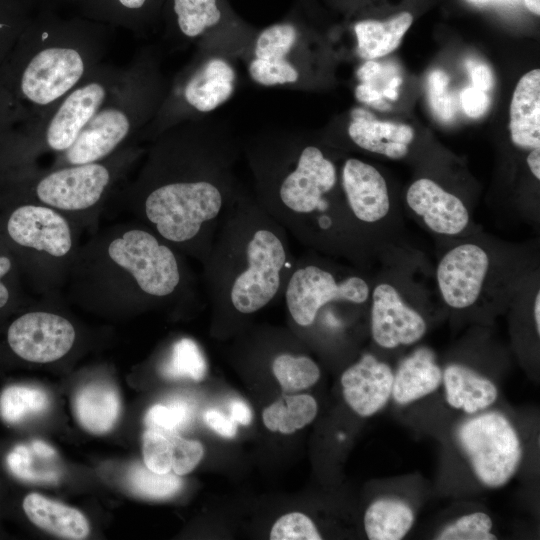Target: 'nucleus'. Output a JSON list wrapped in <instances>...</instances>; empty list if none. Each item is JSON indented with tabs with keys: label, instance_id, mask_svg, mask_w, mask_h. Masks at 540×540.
Segmentation results:
<instances>
[{
	"label": "nucleus",
	"instance_id": "f257e3e1",
	"mask_svg": "<svg viewBox=\"0 0 540 540\" xmlns=\"http://www.w3.org/2000/svg\"><path fill=\"white\" fill-rule=\"evenodd\" d=\"M242 143L223 121L205 117L173 126L148 143L119 205L188 258L203 263L219 222L240 194Z\"/></svg>",
	"mask_w": 540,
	"mask_h": 540
},
{
	"label": "nucleus",
	"instance_id": "f03ea898",
	"mask_svg": "<svg viewBox=\"0 0 540 540\" xmlns=\"http://www.w3.org/2000/svg\"><path fill=\"white\" fill-rule=\"evenodd\" d=\"M257 203L302 245L315 252L360 254L347 215L340 170L296 130L259 133L242 143Z\"/></svg>",
	"mask_w": 540,
	"mask_h": 540
},
{
	"label": "nucleus",
	"instance_id": "7ed1b4c3",
	"mask_svg": "<svg viewBox=\"0 0 540 540\" xmlns=\"http://www.w3.org/2000/svg\"><path fill=\"white\" fill-rule=\"evenodd\" d=\"M189 259L143 223L119 222L81 242L63 292L107 312L181 303L199 296Z\"/></svg>",
	"mask_w": 540,
	"mask_h": 540
},
{
	"label": "nucleus",
	"instance_id": "20e7f679",
	"mask_svg": "<svg viewBox=\"0 0 540 540\" xmlns=\"http://www.w3.org/2000/svg\"><path fill=\"white\" fill-rule=\"evenodd\" d=\"M289 235L245 188L225 210L203 261L220 320H246L283 295L296 257Z\"/></svg>",
	"mask_w": 540,
	"mask_h": 540
},
{
	"label": "nucleus",
	"instance_id": "39448f33",
	"mask_svg": "<svg viewBox=\"0 0 540 540\" xmlns=\"http://www.w3.org/2000/svg\"><path fill=\"white\" fill-rule=\"evenodd\" d=\"M107 48L100 27L29 22L0 66V139L58 103L103 62Z\"/></svg>",
	"mask_w": 540,
	"mask_h": 540
},
{
	"label": "nucleus",
	"instance_id": "423d86ee",
	"mask_svg": "<svg viewBox=\"0 0 540 540\" xmlns=\"http://www.w3.org/2000/svg\"><path fill=\"white\" fill-rule=\"evenodd\" d=\"M145 151L143 144H134L87 164L0 170V209L24 203L48 206L67 216L82 233L92 234L106 203Z\"/></svg>",
	"mask_w": 540,
	"mask_h": 540
},
{
	"label": "nucleus",
	"instance_id": "0eeeda50",
	"mask_svg": "<svg viewBox=\"0 0 540 540\" xmlns=\"http://www.w3.org/2000/svg\"><path fill=\"white\" fill-rule=\"evenodd\" d=\"M169 80L154 47L139 50L123 80L98 109L74 144L54 156L47 167L81 165L103 160L139 143V137L158 112Z\"/></svg>",
	"mask_w": 540,
	"mask_h": 540
},
{
	"label": "nucleus",
	"instance_id": "6e6552de",
	"mask_svg": "<svg viewBox=\"0 0 540 540\" xmlns=\"http://www.w3.org/2000/svg\"><path fill=\"white\" fill-rule=\"evenodd\" d=\"M82 232L64 214L39 204L0 209V240L27 289L37 296L63 294Z\"/></svg>",
	"mask_w": 540,
	"mask_h": 540
},
{
	"label": "nucleus",
	"instance_id": "1a4fd4ad",
	"mask_svg": "<svg viewBox=\"0 0 540 540\" xmlns=\"http://www.w3.org/2000/svg\"><path fill=\"white\" fill-rule=\"evenodd\" d=\"M102 62L37 120L0 139V170L38 164L68 150L125 76Z\"/></svg>",
	"mask_w": 540,
	"mask_h": 540
},
{
	"label": "nucleus",
	"instance_id": "9d476101",
	"mask_svg": "<svg viewBox=\"0 0 540 540\" xmlns=\"http://www.w3.org/2000/svg\"><path fill=\"white\" fill-rule=\"evenodd\" d=\"M237 72L230 57L196 49L190 62L171 81L162 104L139 137L149 143L165 130L180 123L208 117L235 92Z\"/></svg>",
	"mask_w": 540,
	"mask_h": 540
},
{
	"label": "nucleus",
	"instance_id": "9b49d317",
	"mask_svg": "<svg viewBox=\"0 0 540 540\" xmlns=\"http://www.w3.org/2000/svg\"><path fill=\"white\" fill-rule=\"evenodd\" d=\"M167 38L181 48L222 53L233 60H245L257 31L243 20L227 0H169Z\"/></svg>",
	"mask_w": 540,
	"mask_h": 540
},
{
	"label": "nucleus",
	"instance_id": "f8f14e48",
	"mask_svg": "<svg viewBox=\"0 0 540 540\" xmlns=\"http://www.w3.org/2000/svg\"><path fill=\"white\" fill-rule=\"evenodd\" d=\"M370 293V285L362 276L341 273L311 250L295 259L282 296L293 323L307 328L323 307L336 303L361 305Z\"/></svg>",
	"mask_w": 540,
	"mask_h": 540
},
{
	"label": "nucleus",
	"instance_id": "ddd939ff",
	"mask_svg": "<svg viewBox=\"0 0 540 540\" xmlns=\"http://www.w3.org/2000/svg\"><path fill=\"white\" fill-rule=\"evenodd\" d=\"M306 38L296 17L257 31L245 58L251 80L265 87L304 88L308 84Z\"/></svg>",
	"mask_w": 540,
	"mask_h": 540
},
{
	"label": "nucleus",
	"instance_id": "4468645a",
	"mask_svg": "<svg viewBox=\"0 0 540 540\" xmlns=\"http://www.w3.org/2000/svg\"><path fill=\"white\" fill-rule=\"evenodd\" d=\"M457 438L477 478L488 487L505 485L519 467V436L499 412H485L465 420L458 427Z\"/></svg>",
	"mask_w": 540,
	"mask_h": 540
},
{
	"label": "nucleus",
	"instance_id": "2eb2a0df",
	"mask_svg": "<svg viewBox=\"0 0 540 540\" xmlns=\"http://www.w3.org/2000/svg\"><path fill=\"white\" fill-rule=\"evenodd\" d=\"M77 332L72 321L53 309L35 307L20 312L7 326L6 344L13 355L29 363L46 364L65 357Z\"/></svg>",
	"mask_w": 540,
	"mask_h": 540
},
{
	"label": "nucleus",
	"instance_id": "dca6fc26",
	"mask_svg": "<svg viewBox=\"0 0 540 540\" xmlns=\"http://www.w3.org/2000/svg\"><path fill=\"white\" fill-rule=\"evenodd\" d=\"M340 185L347 215L361 251V228L380 222L390 210L387 184L373 165L349 157L340 168Z\"/></svg>",
	"mask_w": 540,
	"mask_h": 540
},
{
	"label": "nucleus",
	"instance_id": "f3484780",
	"mask_svg": "<svg viewBox=\"0 0 540 540\" xmlns=\"http://www.w3.org/2000/svg\"><path fill=\"white\" fill-rule=\"evenodd\" d=\"M489 266L488 253L477 244L463 243L447 251L436 269L445 303L454 309L472 306L481 294Z\"/></svg>",
	"mask_w": 540,
	"mask_h": 540
},
{
	"label": "nucleus",
	"instance_id": "a211bd4d",
	"mask_svg": "<svg viewBox=\"0 0 540 540\" xmlns=\"http://www.w3.org/2000/svg\"><path fill=\"white\" fill-rule=\"evenodd\" d=\"M371 334L386 349L418 342L426 333L422 315L410 307L389 283L377 284L370 293Z\"/></svg>",
	"mask_w": 540,
	"mask_h": 540
},
{
	"label": "nucleus",
	"instance_id": "6ab92c4d",
	"mask_svg": "<svg viewBox=\"0 0 540 540\" xmlns=\"http://www.w3.org/2000/svg\"><path fill=\"white\" fill-rule=\"evenodd\" d=\"M406 202L426 227L437 234L457 235L470 221L461 199L428 178H420L409 186Z\"/></svg>",
	"mask_w": 540,
	"mask_h": 540
},
{
	"label": "nucleus",
	"instance_id": "aec40b11",
	"mask_svg": "<svg viewBox=\"0 0 540 540\" xmlns=\"http://www.w3.org/2000/svg\"><path fill=\"white\" fill-rule=\"evenodd\" d=\"M391 367L366 353L341 376L343 397L358 415L368 417L381 410L392 394Z\"/></svg>",
	"mask_w": 540,
	"mask_h": 540
},
{
	"label": "nucleus",
	"instance_id": "412c9836",
	"mask_svg": "<svg viewBox=\"0 0 540 540\" xmlns=\"http://www.w3.org/2000/svg\"><path fill=\"white\" fill-rule=\"evenodd\" d=\"M347 134L360 149L390 159L404 158L414 139V130L409 125L378 120L371 112L359 107L350 113Z\"/></svg>",
	"mask_w": 540,
	"mask_h": 540
},
{
	"label": "nucleus",
	"instance_id": "4be33fe9",
	"mask_svg": "<svg viewBox=\"0 0 540 540\" xmlns=\"http://www.w3.org/2000/svg\"><path fill=\"white\" fill-rule=\"evenodd\" d=\"M510 137L524 150L540 147V70L533 69L518 81L510 104Z\"/></svg>",
	"mask_w": 540,
	"mask_h": 540
},
{
	"label": "nucleus",
	"instance_id": "5701e85b",
	"mask_svg": "<svg viewBox=\"0 0 540 540\" xmlns=\"http://www.w3.org/2000/svg\"><path fill=\"white\" fill-rule=\"evenodd\" d=\"M442 375L433 352L418 348L400 362L391 395L398 404H409L433 393L440 386Z\"/></svg>",
	"mask_w": 540,
	"mask_h": 540
},
{
	"label": "nucleus",
	"instance_id": "b1692460",
	"mask_svg": "<svg viewBox=\"0 0 540 540\" xmlns=\"http://www.w3.org/2000/svg\"><path fill=\"white\" fill-rule=\"evenodd\" d=\"M22 507L34 525L60 538L81 540L90 533L89 522L82 512L39 493L26 495Z\"/></svg>",
	"mask_w": 540,
	"mask_h": 540
},
{
	"label": "nucleus",
	"instance_id": "393cba45",
	"mask_svg": "<svg viewBox=\"0 0 540 540\" xmlns=\"http://www.w3.org/2000/svg\"><path fill=\"white\" fill-rule=\"evenodd\" d=\"M442 382L448 404L467 414L481 411L497 399L498 391L493 382L464 365H448Z\"/></svg>",
	"mask_w": 540,
	"mask_h": 540
},
{
	"label": "nucleus",
	"instance_id": "a878e982",
	"mask_svg": "<svg viewBox=\"0 0 540 540\" xmlns=\"http://www.w3.org/2000/svg\"><path fill=\"white\" fill-rule=\"evenodd\" d=\"M120 398L114 387L90 383L76 394L74 409L78 422L87 431L103 434L115 425L120 413Z\"/></svg>",
	"mask_w": 540,
	"mask_h": 540
},
{
	"label": "nucleus",
	"instance_id": "bb28decb",
	"mask_svg": "<svg viewBox=\"0 0 540 540\" xmlns=\"http://www.w3.org/2000/svg\"><path fill=\"white\" fill-rule=\"evenodd\" d=\"M413 22L404 11L386 21L362 20L354 25L357 54L364 60H374L394 51Z\"/></svg>",
	"mask_w": 540,
	"mask_h": 540
},
{
	"label": "nucleus",
	"instance_id": "cd10ccee",
	"mask_svg": "<svg viewBox=\"0 0 540 540\" xmlns=\"http://www.w3.org/2000/svg\"><path fill=\"white\" fill-rule=\"evenodd\" d=\"M414 512L397 498H380L374 501L364 515V527L370 540H399L411 529Z\"/></svg>",
	"mask_w": 540,
	"mask_h": 540
},
{
	"label": "nucleus",
	"instance_id": "c85d7f7f",
	"mask_svg": "<svg viewBox=\"0 0 540 540\" xmlns=\"http://www.w3.org/2000/svg\"><path fill=\"white\" fill-rule=\"evenodd\" d=\"M316 400L308 394L285 396L264 409L262 420L272 432L291 434L311 423L317 415Z\"/></svg>",
	"mask_w": 540,
	"mask_h": 540
},
{
	"label": "nucleus",
	"instance_id": "c756f323",
	"mask_svg": "<svg viewBox=\"0 0 540 540\" xmlns=\"http://www.w3.org/2000/svg\"><path fill=\"white\" fill-rule=\"evenodd\" d=\"M160 371L168 379L202 381L207 374V361L199 345L193 339L183 337L172 344Z\"/></svg>",
	"mask_w": 540,
	"mask_h": 540
},
{
	"label": "nucleus",
	"instance_id": "7c9ffc66",
	"mask_svg": "<svg viewBox=\"0 0 540 540\" xmlns=\"http://www.w3.org/2000/svg\"><path fill=\"white\" fill-rule=\"evenodd\" d=\"M271 369L284 391L307 389L320 378V369L314 360L286 351L273 358Z\"/></svg>",
	"mask_w": 540,
	"mask_h": 540
},
{
	"label": "nucleus",
	"instance_id": "2f4dec72",
	"mask_svg": "<svg viewBox=\"0 0 540 540\" xmlns=\"http://www.w3.org/2000/svg\"><path fill=\"white\" fill-rule=\"evenodd\" d=\"M48 406V395L35 387L13 385L4 389L0 395V415L9 424L42 413Z\"/></svg>",
	"mask_w": 540,
	"mask_h": 540
},
{
	"label": "nucleus",
	"instance_id": "473e14b6",
	"mask_svg": "<svg viewBox=\"0 0 540 540\" xmlns=\"http://www.w3.org/2000/svg\"><path fill=\"white\" fill-rule=\"evenodd\" d=\"M127 482L135 495L152 500L170 498L178 493L183 485L182 479L175 473L159 474L141 463L131 466Z\"/></svg>",
	"mask_w": 540,
	"mask_h": 540
},
{
	"label": "nucleus",
	"instance_id": "72a5a7b5",
	"mask_svg": "<svg viewBox=\"0 0 540 540\" xmlns=\"http://www.w3.org/2000/svg\"><path fill=\"white\" fill-rule=\"evenodd\" d=\"M26 289L15 259L0 240V316L28 305Z\"/></svg>",
	"mask_w": 540,
	"mask_h": 540
},
{
	"label": "nucleus",
	"instance_id": "f704fd0d",
	"mask_svg": "<svg viewBox=\"0 0 540 540\" xmlns=\"http://www.w3.org/2000/svg\"><path fill=\"white\" fill-rule=\"evenodd\" d=\"M142 453L148 469L159 474L172 471L173 444L169 431L147 428L142 436Z\"/></svg>",
	"mask_w": 540,
	"mask_h": 540
},
{
	"label": "nucleus",
	"instance_id": "c9c22d12",
	"mask_svg": "<svg viewBox=\"0 0 540 540\" xmlns=\"http://www.w3.org/2000/svg\"><path fill=\"white\" fill-rule=\"evenodd\" d=\"M492 520L483 512L463 515L447 524L435 537L440 540H494Z\"/></svg>",
	"mask_w": 540,
	"mask_h": 540
},
{
	"label": "nucleus",
	"instance_id": "e433bc0d",
	"mask_svg": "<svg viewBox=\"0 0 540 540\" xmlns=\"http://www.w3.org/2000/svg\"><path fill=\"white\" fill-rule=\"evenodd\" d=\"M28 23L17 0H0V66Z\"/></svg>",
	"mask_w": 540,
	"mask_h": 540
},
{
	"label": "nucleus",
	"instance_id": "4c0bfd02",
	"mask_svg": "<svg viewBox=\"0 0 540 540\" xmlns=\"http://www.w3.org/2000/svg\"><path fill=\"white\" fill-rule=\"evenodd\" d=\"M192 419L191 406L182 400L170 402L167 405L155 404L145 415L147 428H158L175 431L184 428Z\"/></svg>",
	"mask_w": 540,
	"mask_h": 540
},
{
	"label": "nucleus",
	"instance_id": "58836bf2",
	"mask_svg": "<svg viewBox=\"0 0 540 540\" xmlns=\"http://www.w3.org/2000/svg\"><path fill=\"white\" fill-rule=\"evenodd\" d=\"M272 540H320L321 534L313 521L301 512L281 516L270 532Z\"/></svg>",
	"mask_w": 540,
	"mask_h": 540
},
{
	"label": "nucleus",
	"instance_id": "ea45409f",
	"mask_svg": "<svg viewBox=\"0 0 540 540\" xmlns=\"http://www.w3.org/2000/svg\"><path fill=\"white\" fill-rule=\"evenodd\" d=\"M35 454L31 446L18 445L7 456V465L18 478L37 483L54 484L59 477L45 473L34 466Z\"/></svg>",
	"mask_w": 540,
	"mask_h": 540
},
{
	"label": "nucleus",
	"instance_id": "a19ab883",
	"mask_svg": "<svg viewBox=\"0 0 540 540\" xmlns=\"http://www.w3.org/2000/svg\"><path fill=\"white\" fill-rule=\"evenodd\" d=\"M449 77L442 70L433 71L427 81V94L431 110L435 117L448 122L454 117L453 100L448 93Z\"/></svg>",
	"mask_w": 540,
	"mask_h": 540
},
{
	"label": "nucleus",
	"instance_id": "79ce46f5",
	"mask_svg": "<svg viewBox=\"0 0 540 540\" xmlns=\"http://www.w3.org/2000/svg\"><path fill=\"white\" fill-rule=\"evenodd\" d=\"M169 435L173 444L172 471L178 476L190 473L204 455L202 444L183 438L175 431H169Z\"/></svg>",
	"mask_w": 540,
	"mask_h": 540
},
{
	"label": "nucleus",
	"instance_id": "37998d69",
	"mask_svg": "<svg viewBox=\"0 0 540 540\" xmlns=\"http://www.w3.org/2000/svg\"><path fill=\"white\" fill-rule=\"evenodd\" d=\"M116 13L122 15L121 21L131 28L140 29L145 20L144 15L150 14L154 5L153 0H113Z\"/></svg>",
	"mask_w": 540,
	"mask_h": 540
},
{
	"label": "nucleus",
	"instance_id": "c03bdc74",
	"mask_svg": "<svg viewBox=\"0 0 540 540\" xmlns=\"http://www.w3.org/2000/svg\"><path fill=\"white\" fill-rule=\"evenodd\" d=\"M460 101L465 114L471 118L483 116L489 107L490 100L485 91L468 87L460 94Z\"/></svg>",
	"mask_w": 540,
	"mask_h": 540
},
{
	"label": "nucleus",
	"instance_id": "a18cd8bd",
	"mask_svg": "<svg viewBox=\"0 0 540 540\" xmlns=\"http://www.w3.org/2000/svg\"><path fill=\"white\" fill-rule=\"evenodd\" d=\"M203 419L208 427L224 438H233L237 434V424L219 410L208 409Z\"/></svg>",
	"mask_w": 540,
	"mask_h": 540
},
{
	"label": "nucleus",
	"instance_id": "49530a36",
	"mask_svg": "<svg viewBox=\"0 0 540 540\" xmlns=\"http://www.w3.org/2000/svg\"><path fill=\"white\" fill-rule=\"evenodd\" d=\"M466 65L473 87L485 92L490 90L494 84V79L490 68L485 64L474 61H468Z\"/></svg>",
	"mask_w": 540,
	"mask_h": 540
},
{
	"label": "nucleus",
	"instance_id": "de8ad7c7",
	"mask_svg": "<svg viewBox=\"0 0 540 540\" xmlns=\"http://www.w3.org/2000/svg\"><path fill=\"white\" fill-rule=\"evenodd\" d=\"M356 98L363 103L372 105L378 109H383L382 107L387 106L382 102V92L377 90L374 86H371L366 83H360L355 88Z\"/></svg>",
	"mask_w": 540,
	"mask_h": 540
},
{
	"label": "nucleus",
	"instance_id": "09e8293b",
	"mask_svg": "<svg viewBox=\"0 0 540 540\" xmlns=\"http://www.w3.org/2000/svg\"><path fill=\"white\" fill-rule=\"evenodd\" d=\"M229 408L230 417L236 424L247 426L251 423L252 411L245 402L235 399L231 401Z\"/></svg>",
	"mask_w": 540,
	"mask_h": 540
},
{
	"label": "nucleus",
	"instance_id": "8fccbe9b",
	"mask_svg": "<svg viewBox=\"0 0 540 540\" xmlns=\"http://www.w3.org/2000/svg\"><path fill=\"white\" fill-rule=\"evenodd\" d=\"M382 67L374 60H367L357 71V78L360 83H369L373 81L380 73Z\"/></svg>",
	"mask_w": 540,
	"mask_h": 540
},
{
	"label": "nucleus",
	"instance_id": "3c124183",
	"mask_svg": "<svg viewBox=\"0 0 540 540\" xmlns=\"http://www.w3.org/2000/svg\"><path fill=\"white\" fill-rule=\"evenodd\" d=\"M30 446L35 453L44 458L52 459L56 456L55 449L44 441L34 440L31 442Z\"/></svg>",
	"mask_w": 540,
	"mask_h": 540
},
{
	"label": "nucleus",
	"instance_id": "603ef678",
	"mask_svg": "<svg viewBox=\"0 0 540 540\" xmlns=\"http://www.w3.org/2000/svg\"><path fill=\"white\" fill-rule=\"evenodd\" d=\"M528 167L533 176L540 179V147L531 149L527 156Z\"/></svg>",
	"mask_w": 540,
	"mask_h": 540
},
{
	"label": "nucleus",
	"instance_id": "864d4df0",
	"mask_svg": "<svg viewBox=\"0 0 540 540\" xmlns=\"http://www.w3.org/2000/svg\"><path fill=\"white\" fill-rule=\"evenodd\" d=\"M533 314H534L536 332L539 335L540 334V293L539 291H537L535 295Z\"/></svg>",
	"mask_w": 540,
	"mask_h": 540
},
{
	"label": "nucleus",
	"instance_id": "5fc2aeb1",
	"mask_svg": "<svg viewBox=\"0 0 540 540\" xmlns=\"http://www.w3.org/2000/svg\"><path fill=\"white\" fill-rule=\"evenodd\" d=\"M524 3L530 12L540 15V0H524Z\"/></svg>",
	"mask_w": 540,
	"mask_h": 540
},
{
	"label": "nucleus",
	"instance_id": "6e6d98bb",
	"mask_svg": "<svg viewBox=\"0 0 540 540\" xmlns=\"http://www.w3.org/2000/svg\"><path fill=\"white\" fill-rule=\"evenodd\" d=\"M382 95L390 100H397L398 90L386 86L382 92Z\"/></svg>",
	"mask_w": 540,
	"mask_h": 540
},
{
	"label": "nucleus",
	"instance_id": "4d7b16f0",
	"mask_svg": "<svg viewBox=\"0 0 540 540\" xmlns=\"http://www.w3.org/2000/svg\"><path fill=\"white\" fill-rule=\"evenodd\" d=\"M400 84H401V79L399 77H394L389 82V84H387V87L397 89Z\"/></svg>",
	"mask_w": 540,
	"mask_h": 540
}]
</instances>
